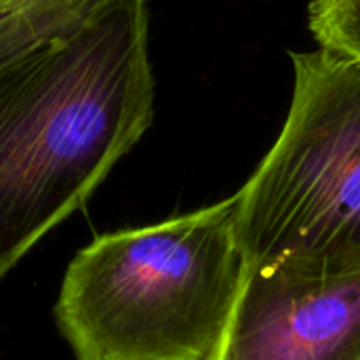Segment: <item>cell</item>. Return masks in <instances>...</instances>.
<instances>
[{
  "label": "cell",
  "mask_w": 360,
  "mask_h": 360,
  "mask_svg": "<svg viewBox=\"0 0 360 360\" xmlns=\"http://www.w3.org/2000/svg\"><path fill=\"white\" fill-rule=\"evenodd\" d=\"M247 268L230 196L97 236L65 268L55 323L74 360H207Z\"/></svg>",
  "instance_id": "cell-2"
},
{
  "label": "cell",
  "mask_w": 360,
  "mask_h": 360,
  "mask_svg": "<svg viewBox=\"0 0 360 360\" xmlns=\"http://www.w3.org/2000/svg\"><path fill=\"white\" fill-rule=\"evenodd\" d=\"M154 118L150 0H99L0 63V281Z\"/></svg>",
  "instance_id": "cell-1"
},
{
  "label": "cell",
  "mask_w": 360,
  "mask_h": 360,
  "mask_svg": "<svg viewBox=\"0 0 360 360\" xmlns=\"http://www.w3.org/2000/svg\"><path fill=\"white\" fill-rule=\"evenodd\" d=\"M99 0H0V63L82 19Z\"/></svg>",
  "instance_id": "cell-5"
},
{
  "label": "cell",
  "mask_w": 360,
  "mask_h": 360,
  "mask_svg": "<svg viewBox=\"0 0 360 360\" xmlns=\"http://www.w3.org/2000/svg\"><path fill=\"white\" fill-rule=\"evenodd\" d=\"M207 360H360V272L319 276L249 266Z\"/></svg>",
  "instance_id": "cell-4"
},
{
  "label": "cell",
  "mask_w": 360,
  "mask_h": 360,
  "mask_svg": "<svg viewBox=\"0 0 360 360\" xmlns=\"http://www.w3.org/2000/svg\"><path fill=\"white\" fill-rule=\"evenodd\" d=\"M293 97L274 146L236 196L249 266L360 272V61L291 53Z\"/></svg>",
  "instance_id": "cell-3"
},
{
  "label": "cell",
  "mask_w": 360,
  "mask_h": 360,
  "mask_svg": "<svg viewBox=\"0 0 360 360\" xmlns=\"http://www.w3.org/2000/svg\"><path fill=\"white\" fill-rule=\"evenodd\" d=\"M308 13L321 49L360 61V0H312Z\"/></svg>",
  "instance_id": "cell-6"
}]
</instances>
